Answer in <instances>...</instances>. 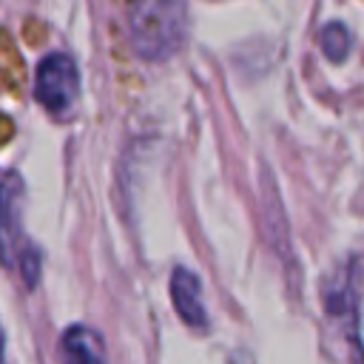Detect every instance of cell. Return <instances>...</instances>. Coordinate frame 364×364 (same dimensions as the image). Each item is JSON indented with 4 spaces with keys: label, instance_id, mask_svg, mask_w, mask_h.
<instances>
[{
    "label": "cell",
    "instance_id": "obj_1",
    "mask_svg": "<svg viewBox=\"0 0 364 364\" xmlns=\"http://www.w3.org/2000/svg\"><path fill=\"white\" fill-rule=\"evenodd\" d=\"M125 31L139 60L165 63L185 43L188 3L185 0H125Z\"/></svg>",
    "mask_w": 364,
    "mask_h": 364
},
{
    "label": "cell",
    "instance_id": "obj_2",
    "mask_svg": "<svg viewBox=\"0 0 364 364\" xmlns=\"http://www.w3.org/2000/svg\"><path fill=\"white\" fill-rule=\"evenodd\" d=\"M80 97V71L65 51H51L34 74V100L54 117H68Z\"/></svg>",
    "mask_w": 364,
    "mask_h": 364
},
{
    "label": "cell",
    "instance_id": "obj_3",
    "mask_svg": "<svg viewBox=\"0 0 364 364\" xmlns=\"http://www.w3.org/2000/svg\"><path fill=\"white\" fill-rule=\"evenodd\" d=\"M324 310L341 327L355 355H361L364 347L358 338V264L355 262H350L324 284Z\"/></svg>",
    "mask_w": 364,
    "mask_h": 364
},
{
    "label": "cell",
    "instance_id": "obj_4",
    "mask_svg": "<svg viewBox=\"0 0 364 364\" xmlns=\"http://www.w3.org/2000/svg\"><path fill=\"white\" fill-rule=\"evenodd\" d=\"M20 199H23V179L14 171L0 176V264H11L14 253H20L17 225H20Z\"/></svg>",
    "mask_w": 364,
    "mask_h": 364
},
{
    "label": "cell",
    "instance_id": "obj_5",
    "mask_svg": "<svg viewBox=\"0 0 364 364\" xmlns=\"http://www.w3.org/2000/svg\"><path fill=\"white\" fill-rule=\"evenodd\" d=\"M171 301L188 327H193V330L208 327V310L202 301V282L193 270L176 267L171 273Z\"/></svg>",
    "mask_w": 364,
    "mask_h": 364
},
{
    "label": "cell",
    "instance_id": "obj_6",
    "mask_svg": "<svg viewBox=\"0 0 364 364\" xmlns=\"http://www.w3.org/2000/svg\"><path fill=\"white\" fill-rule=\"evenodd\" d=\"M63 364H105V344L94 327L71 324L60 341Z\"/></svg>",
    "mask_w": 364,
    "mask_h": 364
},
{
    "label": "cell",
    "instance_id": "obj_7",
    "mask_svg": "<svg viewBox=\"0 0 364 364\" xmlns=\"http://www.w3.org/2000/svg\"><path fill=\"white\" fill-rule=\"evenodd\" d=\"M318 46L330 63H344L350 54V31L341 23H327L318 31Z\"/></svg>",
    "mask_w": 364,
    "mask_h": 364
},
{
    "label": "cell",
    "instance_id": "obj_8",
    "mask_svg": "<svg viewBox=\"0 0 364 364\" xmlns=\"http://www.w3.org/2000/svg\"><path fill=\"white\" fill-rule=\"evenodd\" d=\"M20 273H23V279H26L28 287L37 284V276H40V250L34 245L20 247Z\"/></svg>",
    "mask_w": 364,
    "mask_h": 364
},
{
    "label": "cell",
    "instance_id": "obj_9",
    "mask_svg": "<svg viewBox=\"0 0 364 364\" xmlns=\"http://www.w3.org/2000/svg\"><path fill=\"white\" fill-rule=\"evenodd\" d=\"M3 350H6V336H3V327H0V364H3Z\"/></svg>",
    "mask_w": 364,
    "mask_h": 364
}]
</instances>
